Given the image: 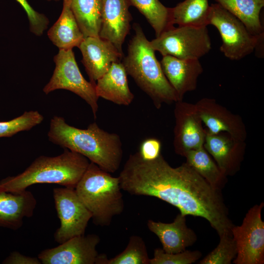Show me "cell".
<instances>
[{
  "mask_svg": "<svg viewBox=\"0 0 264 264\" xmlns=\"http://www.w3.org/2000/svg\"><path fill=\"white\" fill-rule=\"evenodd\" d=\"M98 235L85 234L71 238L59 245L41 251L38 258L43 264H96Z\"/></svg>",
  "mask_w": 264,
  "mask_h": 264,
  "instance_id": "7c38bea8",
  "label": "cell"
},
{
  "mask_svg": "<svg viewBox=\"0 0 264 264\" xmlns=\"http://www.w3.org/2000/svg\"><path fill=\"white\" fill-rule=\"evenodd\" d=\"M128 0H102L99 37L111 43L122 54V45L130 30L132 16Z\"/></svg>",
  "mask_w": 264,
  "mask_h": 264,
  "instance_id": "2e32d148",
  "label": "cell"
},
{
  "mask_svg": "<svg viewBox=\"0 0 264 264\" xmlns=\"http://www.w3.org/2000/svg\"><path fill=\"white\" fill-rule=\"evenodd\" d=\"M127 74L122 63H113L108 71L95 83L97 96L118 105L129 106L134 99L130 89Z\"/></svg>",
  "mask_w": 264,
  "mask_h": 264,
  "instance_id": "ffe728a7",
  "label": "cell"
},
{
  "mask_svg": "<svg viewBox=\"0 0 264 264\" xmlns=\"http://www.w3.org/2000/svg\"><path fill=\"white\" fill-rule=\"evenodd\" d=\"M23 8L27 16L31 32L36 36L42 35L49 23L48 18L35 10L27 0H16Z\"/></svg>",
  "mask_w": 264,
  "mask_h": 264,
  "instance_id": "4dcf8cb0",
  "label": "cell"
},
{
  "mask_svg": "<svg viewBox=\"0 0 264 264\" xmlns=\"http://www.w3.org/2000/svg\"><path fill=\"white\" fill-rule=\"evenodd\" d=\"M161 143L159 140L149 138L141 143L138 152L144 159L153 160L161 154Z\"/></svg>",
  "mask_w": 264,
  "mask_h": 264,
  "instance_id": "1f68e13d",
  "label": "cell"
},
{
  "mask_svg": "<svg viewBox=\"0 0 264 264\" xmlns=\"http://www.w3.org/2000/svg\"><path fill=\"white\" fill-rule=\"evenodd\" d=\"M145 17L154 30L156 37L172 26L169 23V8L159 0H128Z\"/></svg>",
  "mask_w": 264,
  "mask_h": 264,
  "instance_id": "484cf974",
  "label": "cell"
},
{
  "mask_svg": "<svg viewBox=\"0 0 264 264\" xmlns=\"http://www.w3.org/2000/svg\"><path fill=\"white\" fill-rule=\"evenodd\" d=\"M153 49L162 55L181 59H199L211 49L207 26H172L150 41Z\"/></svg>",
  "mask_w": 264,
  "mask_h": 264,
  "instance_id": "52a82bcc",
  "label": "cell"
},
{
  "mask_svg": "<svg viewBox=\"0 0 264 264\" xmlns=\"http://www.w3.org/2000/svg\"><path fill=\"white\" fill-rule=\"evenodd\" d=\"M47 136L50 142L84 155L107 172L113 173L119 168L123 157L120 136L104 130L95 122L81 129L69 125L63 117L54 116Z\"/></svg>",
  "mask_w": 264,
  "mask_h": 264,
  "instance_id": "7a4b0ae2",
  "label": "cell"
},
{
  "mask_svg": "<svg viewBox=\"0 0 264 264\" xmlns=\"http://www.w3.org/2000/svg\"><path fill=\"white\" fill-rule=\"evenodd\" d=\"M264 205L263 202L254 205L246 213L242 224L232 228V235L237 248L233 263H264V222L261 217Z\"/></svg>",
  "mask_w": 264,
  "mask_h": 264,
  "instance_id": "9c48e42d",
  "label": "cell"
},
{
  "mask_svg": "<svg viewBox=\"0 0 264 264\" xmlns=\"http://www.w3.org/2000/svg\"><path fill=\"white\" fill-rule=\"evenodd\" d=\"M53 196L60 221V226L54 235L55 241L60 244L71 238L85 234L92 215L80 199L75 188H54Z\"/></svg>",
  "mask_w": 264,
  "mask_h": 264,
  "instance_id": "30bf717a",
  "label": "cell"
},
{
  "mask_svg": "<svg viewBox=\"0 0 264 264\" xmlns=\"http://www.w3.org/2000/svg\"><path fill=\"white\" fill-rule=\"evenodd\" d=\"M78 48L83 56L82 62L94 84L113 63L119 62L123 56L111 43L99 37H85Z\"/></svg>",
  "mask_w": 264,
  "mask_h": 264,
  "instance_id": "9a60e30c",
  "label": "cell"
},
{
  "mask_svg": "<svg viewBox=\"0 0 264 264\" xmlns=\"http://www.w3.org/2000/svg\"><path fill=\"white\" fill-rule=\"evenodd\" d=\"M227 11L239 19L253 35L264 34L260 14L264 0H215Z\"/></svg>",
  "mask_w": 264,
  "mask_h": 264,
  "instance_id": "7402d4cb",
  "label": "cell"
},
{
  "mask_svg": "<svg viewBox=\"0 0 264 264\" xmlns=\"http://www.w3.org/2000/svg\"><path fill=\"white\" fill-rule=\"evenodd\" d=\"M37 200L26 190L10 192L0 188V227L17 230L33 215Z\"/></svg>",
  "mask_w": 264,
  "mask_h": 264,
  "instance_id": "ac0fdd59",
  "label": "cell"
},
{
  "mask_svg": "<svg viewBox=\"0 0 264 264\" xmlns=\"http://www.w3.org/2000/svg\"><path fill=\"white\" fill-rule=\"evenodd\" d=\"M118 177L121 189L132 195L158 198L183 215L206 219L219 236L231 234L234 225L221 190L211 186L186 162L173 167L161 154L145 160L137 152L129 156Z\"/></svg>",
  "mask_w": 264,
  "mask_h": 264,
  "instance_id": "6da1fadb",
  "label": "cell"
},
{
  "mask_svg": "<svg viewBox=\"0 0 264 264\" xmlns=\"http://www.w3.org/2000/svg\"><path fill=\"white\" fill-rule=\"evenodd\" d=\"M133 28L135 34L129 43L127 55L122 63L127 75L149 96L157 109H160L163 104L179 101L141 26L135 23Z\"/></svg>",
  "mask_w": 264,
  "mask_h": 264,
  "instance_id": "3957f363",
  "label": "cell"
},
{
  "mask_svg": "<svg viewBox=\"0 0 264 264\" xmlns=\"http://www.w3.org/2000/svg\"><path fill=\"white\" fill-rule=\"evenodd\" d=\"M195 105L208 132L214 134L226 133L238 140H246V129L239 115L233 113L213 98H203Z\"/></svg>",
  "mask_w": 264,
  "mask_h": 264,
  "instance_id": "4fadbf2b",
  "label": "cell"
},
{
  "mask_svg": "<svg viewBox=\"0 0 264 264\" xmlns=\"http://www.w3.org/2000/svg\"><path fill=\"white\" fill-rule=\"evenodd\" d=\"M47 36L59 49L64 50L78 47L85 38L67 0H63L61 14L48 30Z\"/></svg>",
  "mask_w": 264,
  "mask_h": 264,
  "instance_id": "44dd1931",
  "label": "cell"
},
{
  "mask_svg": "<svg viewBox=\"0 0 264 264\" xmlns=\"http://www.w3.org/2000/svg\"><path fill=\"white\" fill-rule=\"evenodd\" d=\"M184 157L186 162L213 188L221 190L224 186L227 176L221 172L204 146L189 151Z\"/></svg>",
  "mask_w": 264,
  "mask_h": 264,
  "instance_id": "d4e9b609",
  "label": "cell"
},
{
  "mask_svg": "<svg viewBox=\"0 0 264 264\" xmlns=\"http://www.w3.org/2000/svg\"><path fill=\"white\" fill-rule=\"evenodd\" d=\"M201 257L198 250L183 251L176 253H168L163 249L156 248L154 257L150 259V264H191L195 263Z\"/></svg>",
  "mask_w": 264,
  "mask_h": 264,
  "instance_id": "f546056e",
  "label": "cell"
},
{
  "mask_svg": "<svg viewBox=\"0 0 264 264\" xmlns=\"http://www.w3.org/2000/svg\"><path fill=\"white\" fill-rule=\"evenodd\" d=\"M148 228L159 239L163 250L168 253L185 251L197 240V236L186 223V216L179 213L173 222L164 223L149 220Z\"/></svg>",
  "mask_w": 264,
  "mask_h": 264,
  "instance_id": "d6986e66",
  "label": "cell"
},
{
  "mask_svg": "<svg viewBox=\"0 0 264 264\" xmlns=\"http://www.w3.org/2000/svg\"><path fill=\"white\" fill-rule=\"evenodd\" d=\"M173 145L175 153L184 156L187 153L204 146L206 129L195 105L178 101L174 108Z\"/></svg>",
  "mask_w": 264,
  "mask_h": 264,
  "instance_id": "8fae6325",
  "label": "cell"
},
{
  "mask_svg": "<svg viewBox=\"0 0 264 264\" xmlns=\"http://www.w3.org/2000/svg\"><path fill=\"white\" fill-rule=\"evenodd\" d=\"M160 63L179 101L183 100L187 92L196 89L198 78L203 70L199 59H181L166 55Z\"/></svg>",
  "mask_w": 264,
  "mask_h": 264,
  "instance_id": "e0dca14e",
  "label": "cell"
},
{
  "mask_svg": "<svg viewBox=\"0 0 264 264\" xmlns=\"http://www.w3.org/2000/svg\"><path fill=\"white\" fill-rule=\"evenodd\" d=\"M209 24L214 26L220 35V51L231 60H240L251 54L263 41L264 34H252L239 19L217 3L210 5Z\"/></svg>",
  "mask_w": 264,
  "mask_h": 264,
  "instance_id": "8992f818",
  "label": "cell"
},
{
  "mask_svg": "<svg viewBox=\"0 0 264 264\" xmlns=\"http://www.w3.org/2000/svg\"><path fill=\"white\" fill-rule=\"evenodd\" d=\"M217 246L203 259L200 264H230L237 255L236 242L232 234L220 236Z\"/></svg>",
  "mask_w": 264,
  "mask_h": 264,
  "instance_id": "f1b7e54d",
  "label": "cell"
},
{
  "mask_svg": "<svg viewBox=\"0 0 264 264\" xmlns=\"http://www.w3.org/2000/svg\"><path fill=\"white\" fill-rule=\"evenodd\" d=\"M44 116L37 110L26 111L12 120L0 122V138L11 137L41 124Z\"/></svg>",
  "mask_w": 264,
  "mask_h": 264,
  "instance_id": "83f0119b",
  "label": "cell"
},
{
  "mask_svg": "<svg viewBox=\"0 0 264 264\" xmlns=\"http://www.w3.org/2000/svg\"><path fill=\"white\" fill-rule=\"evenodd\" d=\"M47 0V1H52V0H54V1H58L59 0Z\"/></svg>",
  "mask_w": 264,
  "mask_h": 264,
  "instance_id": "836d02e7",
  "label": "cell"
},
{
  "mask_svg": "<svg viewBox=\"0 0 264 264\" xmlns=\"http://www.w3.org/2000/svg\"><path fill=\"white\" fill-rule=\"evenodd\" d=\"M85 38L99 37L102 22V0H67Z\"/></svg>",
  "mask_w": 264,
  "mask_h": 264,
  "instance_id": "cb8c5ba5",
  "label": "cell"
},
{
  "mask_svg": "<svg viewBox=\"0 0 264 264\" xmlns=\"http://www.w3.org/2000/svg\"><path fill=\"white\" fill-rule=\"evenodd\" d=\"M55 67L48 83L43 88L47 94L57 89L72 92L85 101L90 106L93 117H97L98 110L95 84L86 80L80 72L72 49H59L54 57Z\"/></svg>",
  "mask_w": 264,
  "mask_h": 264,
  "instance_id": "ba28073f",
  "label": "cell"
},
{
  "mask_svg": "<svg viewBox=\"0 0 264 264\" xmlns=\"http://www.w3.org/2000/svg\"><path fill=\"white\" fill-rule=\"evenodd\" d=\"M144 240L137 235L131 236L125 249L118 255L107 260L106 264H150Z\"/></svg>",
  "mask_w": 264,
  "mask_h": 264,
  "instance_id": "4316f807",
  "label": "cell"
},
{
  "mask_svg": "<svg viewBox=\"0 0 264 264\" xmlns=\"http://www.w3.org/2000/svg\"><path fill=\"white\" fill-rule=\"evenodd\" d=\"M89 163L84 155L64 149L57 156H39L21 174L2 179L0 188L16 192L34 184L48 183L75 188Z\"/></svg>",
  "mask_w": 264,
  "mask_h": 264,
  "instance_id": "277c9868",
  "label": "cell"
},
{
  "mask_svg": "<svg viewBox=\"0 0 264 264\" xmlns=\"http://www.w3.org/2000/svg\"><path fill=\"white\" fill-rule=\"evenodd\" d=\"M209 9L208 0H185L169 8L170 25L207 26Z\"/></svg>",
  "mask_w": 264,
  "mask_h": 264,
  "instance_id": "603a6c76",
  "label": "cell"
},
{
  "mask_svg": "<svg viewBox=\"0 0 264 264\" xmlns=\"http://www.w3.org/2000/svg\"><path fill=\"white\" fill-rule=\"evenodd\" d=\"M8 264H41L38 258L31 257L24 255L19 252L11 253L3 262Z\"/></svg>",
  "mask_w": 264,
  "mask_h": 264,
  "instance_id": "d6a6232c",
  "label": "cell"
},
{
  "mask_svg": "<svg viewBox=\"0 0 264 264\" xmlns=\"http://www.w3.org/2000/svg\"><path fill=\"white\" fill-rule=\"evenodd\" d=\"M75 190L96 225H110L113 218L124 210L118 176H112L93 162H90Z\"/></svg>",
  "mask_w": 264,
  "mask_h": 264,
  "instance_id": "5b68a950",
  "label": "cell"
},
{
  "mask_svg": "<svg viewBox=\"0 0 264 264\" xmlns=\"http://www.w3.org/2000/svg\"><path fill=\"white\" fill-rule=\"evenodd\" d=\"M203 146L226 176L239 171L245 153V141L226 133L214 134L206 130Z\"/></svg>",
  "mask_w": 264,
  "mask_h": 264,
  "instance_id": "5bb4252c",
  "label": "cell"
}]
</instances>
